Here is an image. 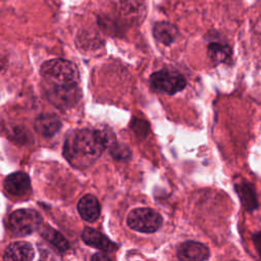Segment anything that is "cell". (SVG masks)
Masks as SVG:
<instances>
[{
	"instance_id": "4",
	"label": "cell",
	"mask_w": 261,
	"mask_h": 261,
	"mask_svg": "<svg viewBox=\"0 0 261 261\" xmlns=\"http://www.w3.org/2000/svg\"><path fill=\"white\" fill-rule=\"evenodd\" d=\"M127 225L140 232H154L162 225L161 215L150 208H136L127 215Z\"/></svg>"
},
{
	"instance_id": "11",
	"label": "cell",
	"mask_w": 261,
	"mask_h": 261,
	"mask_svg": "<svg viewBox=\"0 0 261 261\" xmlns=\"http://www.w3.org/2000/svg\"><path fill=\"white\" fill-rule=\"evenodd\" d=\"M82 239L87 245L105 252H112L116 249V245L113 242L92 227H86L83 230Z\"/></svg>"
},
{
	"instance_id": "5",
	"label": "cell",
	"mask_w": 261,
	"mask_h": 261,
	"mask_svg": "<svg viewBox=\"0 0 261 261\" xmlns=\"http://www.w3.org/2000/svg\"><path fill=\"white\" fill-rule=\"evenodd\" d=\"M150 83L155 91L170 95L182 91L187 86L185 76L181 73L170 69H161L152 73Z\"/></svg>"
},
{
	"instance_id": "13",
	"label": "cell",
	"mask_w": 261,
	"mask_h": 261,
	"mask_svg": "<svg viewBox=\"0 0 261 261\" xmlns=\"http://www.w3.org/2000/svg\"><path fill=\"white\" fill-rule=\"evenodd\" d=\"M177 29L167 21H158L153 27L154 38L163 45H170L177 37Z\"/></svg>"
},
{
	"instance_id": "9",
	"label": "cell",
	"mask_w": 261,
	"mask_h": 261,
	"mask_svg": "<svg viewBox=\"0 0 261 261\" xmlns=\"http://www.w3.org/2000/svg\"><path fill=\"white\" fill-rule=\"evenodd\" d=\"M60 118L53 113H43L37 116L34 122L35 130L46 138L53 137L61 128Z\"/></svg>"
},
{
	"instance_id": "12",
	"label": "cell",
	"mask_w": 261,
	"mask_h": 261,
	"mask_svg": "<svg viewBox=\"0 0 261 261\" xmlns=\"http://www.w3.org/2000/svg\"><path fill=\"white\" fill-rule=\"evenodd\" d=\"M77 210L81 217L86 220L93 222L98 219L100 216V204L97 198L93 195H86L84 196L77 204Z\"/></svg>"
},
{
	"instance_id": "3",
	"label": "cell",
	"mask_w": 261,
	"mask_h": 261,
	"mask_svg": "<svg viewBox=\"0 0 261 261\" xmlns=\"http://www.w3.org/2000/svg\"><path fill=\"white\" fill-rule=\"evenodd\" d=\"M42 224L41 215L32 209L13 211L7 221L8 230L15 237H24L39 229Z\"/></svg>"
},
{
	"instance_id": "1",
	"label": "cell",
	"mask_w": 261,
	"mask_h": 261,
	"mask_svg": "<svg viewBox=\"0 0 261 261\" xmlns=\"http://www.w3.org/2000/svg\"><path fill=\"white\" fill-rule=\"evenodd\" d=\"M109 136L104 130L82 128L71 132L64 142V156L75 166L86 167L105 151Z\"/></svg>"
},
{
	"instance_id": "6",
	"label": "cell",
	"mask_w": 261,
	"mask_h": 261,
	"mask_svg": "<svg viewBox=\"0 0 261 261\" xmlns=\"http://www.w3.org/2000/svg\"><path fill=\"white\" fill-rule=\"evenodd\" d=\"M47 98L55 107L59 109H67L79 102L81 98V91L77 84L50 86L47 91Z\"/></svg>"
},
{
	"instance_id": "7",
	"label": "cell",
	"mask_w": 261,
	"mask_h": 261,
	"mask_svg": "<svg viewBox=\"0 0 261 261\" xmlns=\"http://www.w3.org/2000/svg\"><path fill=\"white\" fill-rule=\"evenodd\" d=\"M209 249L202 243L187 241L177 248V258L180 261H205L209 257Z\"/></svg>"
},
{
	"instance_id": "20",
	"label": "cell",
	"mask_w": 261,
	"mask_h": 261,
	"mask_svg": "<svg viewBox=\"0 0 261 261\" xmlns=\"http://www.w3.org/2000/svg\"><path fill=\"white\" fill-rule=\"evenodd\" d=\"M91 261H111V260L103 253H96L92 256Z\"/></svg>"
},
{
	"instance_id": "17",
	"label": "cell",
	"mask_w": 261,
	"mask_h": 261,
	"mask_svg": "<svg viewBox=\"0 0 261 261\" xmlns=\"http://www.w3.org/2000/svg\"><path fill=\"white\" fill-rule=\"evenodd\" d=\"M7 136L16 143H27L31 138L29 132H27V129L21 126H14Z\"/></svg>"
},
{
	"instance_id": "18",
	"label": "cell",
	"mask_w": 261,
	"mask_h": 261,
	"mask_svg": "<svg viewBox=\"0 0 261 261\" xmlns=\"http://www.w3.org/2000/svg\"><path fill=\"white\" fill-rule=\"evenodd\" d=\"M130 127L133 128V130L138 135V136H147L148 132H149V126H148V122L143 120V119H140V118H135L133 119L132 121V124H130Z\"/></svg>"
},
{
	"instance_id": "2",
	"label": "cell",
	"mask_w": 261,
	"mask_h": 261,
	"mask_svg": "<svg viewBox=\"0 0 261 261\" xmlns=\"http://www.w3.org/2000/svg\"><path fill=\"white\" fill-rule=\"evenodd\" d=\"M41 74L50 86L76 85L79 81V70L75 64L61 58L45 61L41 66Z\"/></svg>"
},
{
	"instance_id": "21",
	"label": "cell",
	"mask_w": 261,
	"mask_h": 261,
	"mask_svg": "<svg viewBox=\"0 0 261 261\" xmlns=\"http://www.w3.org/2000/svg\"><path fill=\"white\" fill-rule=\"evenodd\" d=\"M254 243H255L256 249L258 250L259 256L261 257V232H258L254 236Z\"/></svg>"
},
{
	"instance_id": "8",
	"label": "cell",
	"mask_w": 261,
	"mask_h": 261,
	"mask_svg": "<svg viewBox=\"0 0 261 261\" xmlns=\"http://www.w3.org/2000/svg\"><path fill=\"white\" fill-rule=\"evenodd\" d=\"M5 191L16 197L25 196L31 191V180L27 173L17 171L6 176L4 180Z\"/></svg>"
},
{
	"instance_id": "16",
	"label": "cell",
	"mask_w": 261,
	"mask_h": 261,
	"mask_svg": "<svg viewBox=\"0 0 261 261\" xmlns=\"http://www.w3.org/2000/svg\"><path fill=\"white\" fill-rule=\"evenodd\" d=\"M208 55L214 63H223L230 60L231 50L225 44L213 42L208 45Z\"/></svg>"
},
{
	"instance_id": "10",
	"label": "cell",
	"mask_w": 261,
	"mask_h": 261,
	"mask_svg": "<svg viewBox=\"0 0 261 261\" xmlns=\"http://www.w3.org/2000/svg\"><path fill=\"white\" fill-rule=\"evenodd\" d=\"M34 249L30 243L14 242L8 245L4 251V261H32L34 258Z\"/></svg>"
},
{
	"instance_id": "15",
	"label": "cell",
	"mask_w": 261,
	"mask_h": 261,
	"mask_svg": "<svg viewBox=\"0 0 261 261\" xmlns=\"http://www.w3.org/2000/svg\"><path fill=\"white\" fill-rule=\"evenodd\" d=\"M39 231H40V234L43 237V239L48 241L52 246H54L60 252H64L68 249V242L66 241V239L51 226L41 225V227L39 228Z\"/></svg>"
},
{
	"instance_id": "14",
	"label": "cell",
	"mask_w": 261,
	"mask_h": 261,
	"mask_svg": "<svg viewBox=\"0 0 261 261\" xmlns=\"http://www.w3.org/2000/svg\"><path fill=\"white\" fill-rule=\"evenodd\" d=\"M236 190L240 195V199L242 201L243 206L248 211H252L257 208L258 201H257L255 190L251 184L241 182L236 186Z\"/></svg>"
},
{
	"instance_id": "19",
	"label": "cell",
	"mask_w": 261,
	"mask_h": 261,
	"mask_svg": "<svg viewBox=\"0 0 261 261\" xmlns=\"http://www.w3.org/2000/svg\"><path fill=\"white\" fill-rule=\"evenodd\" d=\"M111 154L116 159H124L129 157V150L125 146H119V145H113L111 149Z\"/></svg>"
}]
</instances>
